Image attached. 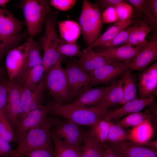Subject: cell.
<instances>
[{
	"label": "cell",
	"instance_id": "36",
	"mask_svg": "<svg viewBox=\"0 0 157 157\" xmlns=\"http://www.w3.org/2000/svg\"><path fill=\"white\" fill-rule=\"evenodd\" d=\"M130 141L129 133L117 124L112 122L106 143H117Z\"/></svg>",
	"mask_w": 157,
	"mask_h": 157
},
{
	"label": "cell",
	"instance_id": "7",
	"mask_svg": "<svg viewBox=\"0 0 157 157\" xmlns=\"http://www.w3.org/2000/svg\"><path fill=\"white\" fill-rule=\"evenodd\" d=\"M22 86L15 81L8 83V94L4 113L12 127L16 129L23 113L21 99Z\"/></svg>",
	"mask_w": 157,
	"mask_h": 157
},
{
	"label": "cell",
	"instance_id": "33",
	"mask_svg": "<svg viewBox=\"0 0 157 157\" xmlns=\"http://www.w3.org/2000/svg\"><path fill=\"white\" fill-rule=\"evenodd\" d=\"M111 122L105 118L91 126L88 133L102 144L107 142Z\"/></svg>",
	"mask_w": 157,
	"mask_h": 157
},
{
	"label": "cell",
	"instance_id": "8",
	"mask_svg": "<svg viewBox=\"0 0 157 157\" xmlns=\"http://www.w3.org/2000/svg\"><path fill=\"white\" fill-rule=\"evenodd\" d=\"M128 71V64L121 61H116L103 66L89 74L90 87L100 84H111Z\"/></svg>",
	"mask_w": 157,
	"mask_h": 157
},
{
	"label": "cell",
	"instance_id": "37",
	"mask_svg": "<svg viewBox=\"0 0 157 157\" xmlns=\"http://www.w3.org/2000/svg\"><path fill=\"white\" fill-rule=\"evenodd\" d=\"M0 136L9 143L17 141L15 133L3 113H0Z\"/></svg>",
	"mask_w": 157,
	"mask_h": 157
},
{
	"label": "cell",
	"instance_id": "44",
	"mask_svg": "<svg viewBox=\"0 0 157 157\" xmlns=\"http://www.w3.org/2000/svg\"><path fill=\"white\" fill-rule=\"evenodd\" d=\"M25 157H53V151L40 149L31 150L26 154Z\"/></svg>",
	"mask_w": 157,
	"mask_h": 157
},
{
	"label": "cell",
	"instance_id": "25",
	"mask_svg": "<svg viewBox=\"0 0 157 157\" xmlns=\"http://www.w3.org/2000/svg\"><path fill=\"white\" fill-rule=\"evenodd\" d=\"M61 37L66 43H76L81 33L79 24L73 20H68L58 23Z\"/></svg>",
	"mask_w": 157,
	"mask_h": 157
},
{
	"label": "cell",
	"instance_id": "19",
	"mask_svg": "<svg viewBox=\"0 0 157 157\" xmlns=\"http://www.w3.org/2000/svg\"><path fill=\"white\" fill-rule=\"evenodd\" d=\"M156 96L148 98H138L129 101L120 108L109 112L105 118L111 122L135 113L140 112L145 108L149 106L155 100Z\"/></svg>",
	"mask_w": 157,
	"mask_h": 157
},
{
	"label": "cell",
	"instance_id": "48",
	"mask_svg": "<svg viewBox=\"0 0 157 157\" xmlns=\"http://www.w3.org/2000/svg\"><path fill=\"white\" fill-rule=\"evenodd\" d=\"M140 145L151 148L156 150L157 149V140H149L143 143Z\"/></svg>",
	"mask_w": 157,
	"mask_h": 157
},
{
	"label": "cell",
	"instance_id": "26",
	"mask_svg": "<svg viewBox=\"0 0 157 157\" xmlns=\"http://www.w3.org/2000/svg\"><path fill=\"white\" fill-rule=\"evenodd\" d=\"M154 129L151 121L147 120L133 127L129 133L130 141L140 145L150 140L154 135Z\"/></svg>",
	"mask_w": 157,
	"mask_h": 157
},
{
	"label": "cell",
	"instance_id": "47",
	"mask_svg": "<svg viewBox=\"0 0 157 157\" xmlns=\"http://www.w3.org/2000/svg\"><path fill=\"white\" fill-rule=\"evenodd\" d=\"M103 146L104 149L103 157H119L110 149Z\"/></svg>",
	"mask_w": 157,
	"mask_h": 157
},
{
	"label": "cell",
	"instance_id": "42",
	"mask_svg": "<svg viewBox=\"0 0 157 157\" xmlns=\"http://www.w3.org/2000/svg\"><path fill=\"white\" fill-rule=\"evenodd\" d=\"M103 23H114L118 21V18L115 7H108L103 11L101 14Z\"/></svg>",
	"mask_w": 157,
	"mask_h": 157
},
{
	"label": "cell",
	"instance_id": "15",
	"mask_svg": "<svg viewBox=\"0 0 157 157\" xmlns=\"http://www.w3.org/2000/svg\"><path fill=\"white\" fill-rule=\"evenodd\" d=\"M49 111V107L42 105L27 113L22 119L16 129V140L29 131L42 124Z\"/></svg>",
	"mask_w": 157,
	"mask_h": 157
},
{
	"label": "cell",
	"instance_id": "18",
	"mask_svg": "<svg viewBox=\"0 0 157 157\" xmlns=\"http://www.w3.org/2000/svg\"><path fill=\"white\" fill-rule=\"evenodd\" d=\"M115 60L97 54L92 48H85L77 62L79 66L89 74L92 71L115 62Z\"/></svg>",
	"mask_w": 157,
	"mask_h": 157
},
{
	"label": "cell",
	"instance_id": "23",
	"mask_svg": "<svg viewBox=\"0 0 157 157\" xmlns=\"http://www.w3.org/2000/svg\"><path fill=\"white\" fill-rule=\"evenodd\" d=\"M132 15L129 18L125 20L118 21L114 23L97 40L86 49H92L94 47H99L108 41L112 40L121 32L131 24L134 20Z\"/></svg>",
	"mask_w": 157,
	"mask_h": 157
},
{
	"label": "cell",
	"instance_id": "12",
	"mask_svg": "<svg viewBox=\"0 0 157 157\" xmlns=\"http://www.w3.org/2000/svg\"><path fill=\"white\" fill-rule=\"evenodd\" d=\"M139 98L156 96L157 94V62L138 74Z\"/></svg>",
	"mask_w": 157,
	"mask_h": 157
},
{
	"label": "cell",
	"instance_id": "24",
	"mask_svg": "<svg viewBox=\"0 0 157 157\" xmlns=\"http://www.w3.org/2000/svg\"><path fill=\"white\" fill-rule=\"evenodd\" d=\"M29 38L30 42L26 65L15 79L18 82L22 80L31 68L37 65L42 64V57L41 55L40 47L33 38Z\"/></svg>",
	"mask_w": 157,
	"mask_h": 157
},
{
	"label": "cell",
	"instance_id": "32",
	"mask_svg": "<svg viewBox=\"0 0 157 157\" xmlns=\"http://www.w3.org/2000/svg\"><path fill=\"white\" fill-rule=\"evenodd\" d=\"M148 110L143 112H138L128 115L121 119L117 124L123 128L135 126L147 120H151L154 118Z\"/></svg>",
	"mask_w": 157,
	"mask_h": 157
},
{
	"label": "cell",
	"instance_id": "2",
	"mask_svg": "<svg viewBox=\"0 0 157 157\" xmlns=\"http://www.w3.org/2000/svg\"><path fill=\"white\" fill-rule=\"evenodd\" d=\"M57 12L51 10L44 19L45 30L42 40L44 51L42 64L46 72L53 65L65 60V56L58 52L62 40L59 39L56 31Z\"/></svg>",
	"mask_w": 157,
	"mask_h": 157
},
{
	"label": "cell",
	"instance_id": "17",
	"mask_svg": "<svg viewBox=\"0 0 157 157\" xmlns=\"http://www.w3.org/2000/svg\"><path fill=\"white\" fill-rule=\"evenodd\" d=\"M157 59V39L150 41L128 64L130 72L142 71Z\"/></svg>",
	"mask_w": 157,
	"mask_h": 157
},
{
	"label": "cell",
	"instance_id": "14",
	"mask_svg": "<svg viewBox=\"0 0 157 157\" xmlns=\"http://www.w3.org/2000/svg\"><path fill=\"white\" fill-rule=\"evenodd\" d=\"M44 77V76L39 83L34 86L22 88L21 96L23 113L21 119L30 111L42 105Z\"/></svg>",
	"mask_w": 157,
	"mask_h": 157
},
{
	"label": "cell",
	"instance_id": "9",
	"mask_svg": "<svg viewBox=\"0 0 157 157\" xmlns=\"http://www.w3.org/2000/svg\"><path fill=\"white\" fill-rule=\"evenodd\" d=\"M65 69L73 98L78 97L90 88L89 74L82 69L77 62L68 64Z\"/></svg>",
	"mask_w": 157,
	"mask_h": 157
},
{
	"label": "cell",
	"instance_id": "43",
	"mask_svg": "<svg viewBox=\"0 0 157 157\" xmlns=\"http://www.w3.org/2000/svg\"><path fill=\"white\" fill-rule=\"evenodd\" d=\"M8 81L0 82V112L4 113L8 97Z\"/></svg>",
	"mask_w": 157,
	"mask_h": 157
},
{
	"label": "cell",
	"instance_id": "10",
	"mask_svg": "<svg viewBox=\"0 0 157 157\" xmlns=\"http://www.w3.org/2000/svg\"><path fill=\"white\" fill-rule=\"evenodd\" d=\"M30 42L29 37L24 43L9 51L5 61L9 81L14 80L25 66Z\"/></svg>",
	"mask_w": 157,
	"mask_h": 157
},
{
	"label": "cell",
	"instance_id": "20",
	"mask_svg": "<svg viewBox=\"0 0 157 157\" xmlns=\"http://www.w3.org/2000/svg\"><path fill=\"white\" fill-rule=\"evenodd\" d=\"M123 85L121 77L111 83L103 98L95 106L102 110H106L120 104L123 98Z\"/></svg>",
	"mask_w": 157,
	"mask_h": 157
},
{
	"label": "cell",
	"instance_id": "13",
	"mask_svg": "<svg viewBox=\"0 0 157 157\" xmlns=\"http://www.w3.org/2000/svg\"><path fill=\"white\" fill-rule=\"evenodd\" d=\"M53 133L66 144L77 147L83 143L86 134L79 125L68 120L59 124Z\"/></svg>",
	"mask_w": 157,
	"mask_h": 157
},
{
	"label": "cell",
	"instance_id": "3",
	"mask_svg": "<svg viewBox=\"0 0 157 157\" xmlns=\"http://www.w3.org/2000/svg\"><path fill=\"white\" fill-rule=\"evenodd\" d=\"M53 121L46 119L40 126L32 129L18 139V146L12 155H24L35 149H45L53 150L50 129L53 125Z\"/></svg>",
	"mask_w": 157,
	"mask_h": 157
},
{
	"label": "cell",
	"instance_id": "45",
	"mask_svg": "<svg viewBox=\"0 0 157 157\" xmlns=\"http://www.w3.org/2000/svg\"><path fill=\"white\" fill-rule=\"evenodd\" d=\"M127 2L126 0H99L96 1L95 5L99 9L104 10L109 7H115L120 3Z\"/></svg>",
	"mask_w": 157,
	"mask_h": 157
},
{
	"label": "cell",
	"instance_id": "35",
	"mask_svg": "<svg viewBox=\"0 0 157 157\" xmlns=\"http://www.w3.org/2000/svg\"><path fill=\"white\" fill-rule=\"evenodd\" d=\"M28 35L27 32L19 33L10 38L5 39L0 38V60L6 52L7 53L17 45Z\"/></svg>",
	"mask_w": 157,
	"mask_h": 157
},
{
	"label": "cell",
	"instance_id": "21",
	"mask_svg": "<svg viewBox=\"0 0 157 157\" xmlns=\"http://www.w3.org/2000/svg\"><path fill=\"white\" fill-rule=\"evenodd\" d=\"M23 24L8 10L0 8V38L8 39L19 33Z\"/></svg>",
	"mask_w": 157,
	"mask_h": 157
},
{
	"label": "cell",
	"instance_id": "46",
	"mask_svg": "<svg viewBox=\"0 0 157 157\" xmlns=\"http://www.w3.org/2000/svg\"><path fill=\"white\" fill-rule=\"evenodd\" d=\"M13 151L10 143L0 136V157L11 156Z\"/></svg>",
	"mask_w": 157,
	"mask_h": 157
},
{
	"label": "cell",
	"instance_id": "41",
	"mask_svg": "<svg viewBox=\"0 0 157 157\" xmlns=\"http://www.w3.org/2000/svg\"><path fill=\"white\" fill-rule=\"evenodd\" d=\"M51 5L61 11H65L72 8L75 5L76 0H51Z\"/></svg>",
	"mask_w": 157,
	"mask_h": 157
},
{
	"label": "cell",
	"instance_id": "30",
	"mask_svg": "<svg viewBox=\"0 0 157 157\" xmlns=\"http://www.w3.org/2000/svg\"><path fill=\"white\" fill-rule=\"evenodd\" d=\"M82 148L81 157H103L104 147L103 144L86 133Z\"/></svg>",
	"mask_w": 157,
	"mask_h": 157
},
{
	"label": "cell",
	"instance_id": "51",
	"mask_svg": "<svg viewBox=\"0 0 157 157\" xmlns=\"http://www.w3.org/2000/svg\"><path fill=\"white\" fill-rule=\"evenodd\" d=\"M25 157L24 155H23L15 156V155H13L12 154L11 156H7V157Z\"/></svg>",
	"mask_w": 157,
	"mask_h": 157
},
{
	"label": "cell",
	"instance_id": "5",
	"mask_svg": "<svg viewBox=\"0 0 157 157\" xmlns=\"http://www.w3.org/2000/svg\"><path fill=\"white\" fill-rule=\"evenodd\" d=\"M83 39L88 46L95 42L100 36L103 22L101 14L97 7L90 1H83L78 18Z\"/></svg>",
	"mask_w": 157,
	"mask_h": 157
},
{
	"label": "cell",
	"instance_id": "22",
	"mask_svg": "<svg viewBox=\"0 0 157 157\" xmlns=\"http://www.w3.org/2000/svg\"><path fill=\"white\" fill-rule=\"evenodd\" d=\"M108 87L90 88L83 93L75 101L70 104L81 107L95 106L103 98Z\"/></svg>",
	"mask_w": 157,
	"mask_h": 157
},
{
	"label": "cell",
	"instance_id": "31",
	"mask_svg": "<svg viewBox=\"0 0 157 157\" xmlns=\"http://www.w3.org/2000/svg\"><path fill=\"white\" fill-rule=\"evenodd\" d=\"M139 13L144 15L146 19V22L151 26L154 31L155 37L156 38L157 0H144V3Z\"/></svg>",
	"mask_w": 157,
	"mask_h": 157
},
{
	"label": "cell",
	"instance_id": "4",
	"mask_svg": "<svg viewBox=\"0 0 157 157\" xmlns=\"http://www.w3.org/2000/svg\"><path fill=\"white\" fill-rule=\"evenodd\" d=\"M44 86L55 103L67 104L73 99L65 69L60 62L55 64L45 72Z\"/></svg>",
	"mask_w": 157,
	"mask_h": 157
},
{
	"label": "cell",
	"instance_id": "11",
	"mask_svg": "<svg viewBox=\"0 0 157 157\" xmlns=\"http://www.w3.org/2000/svg\"><path fill=\"white\" fill-rule=\"evenodd\" d=\"M103 144L119 157H157L156 149L138 144L130 141Z\"/></svg>",
	"mask_w": 157,
	"mask_h": 157
},
{
	"label": "cell",
	"instance_id": "27",
	"mask_svg": "<svg viewBox=\"0 0 157 157\" xmlns=\"http://www.w3.org/2000/svg\"><path fill=\"white\" fill-rule=\"evenodd\" d=\"M54 145L53 157H81L82 147L67 144L53 133L51 134Z\"/></svg>",
	"mask_w": 157,
	"mask_h": 157
},
{
	"label": "cell",
	"instance_id": "34",
	"mask_svg": "<svg viewBox=\"0 0 157 157\" xmlns=\"http://www.w3.org/2000/svg\"><path fill=\"white\" fill-rule=\"evenodd\" d=\"M45 72L42 64L37 65L31 68L19 83L22 87L34 86L42 80Z\"/></svg>",
	"mask_w": 157,
	"mask_h": 157
},
{
	"label": "cell",
	"instance_id": "38",
	"mask_svg": "<svg viewBox=\"0 0 157 157\" xmlns=\"http://www.w3.org/2000/svg\"><path fill=\"white\" fill-rule=\"evenodd\" d=\"M135 26L123 31L113 38L98 47V49L114 47L122 45L127 40Z\"/></svg>",
	"mask_w": 157,
	"mask_h": 157
},
{
	"label": "cell",
	"instance_id": "6",
	"mask_svg": "<svg viewBox=\"0 0 157 157\" xmlns=\"http://www.w3.org/2000/svg\"><path fill=\"white\" fill-rule=\"evenodd\" d=\"M27 32L33 38L42 31L43 23L51 10L50 1L47 0H24L21 1Z\"/></svg>",
	"mask_w": 157,
	"mask_h": 157
},
{
	"label": "cell",
	"instance_id": "50",
	"mask_svg": "<svg viewBox=\"0 0 157 157\" xmlns=\"http://www.w3.org/2000/svg\"><path fill=\"white\" fill-rule=\"evenodd\" d=\"M9 1L8 0H0V8L5 7Z\"/></svg>",
	"mask_w": 157,
	"mask_h": 157
},
{
	"label": "cell",
	"instance_id": "28",
	"mask_svg": "<svg viewBox=\"0 0 157 157\" xmlns=\"http://www.w3.org/2000/svg\"><path fill=\"white\" fill-rule=\"evenodd\" d=\"M121 77L123 81V98L120 105L138 99V82L137 77L128 71Z\"/></svg>",
	"mask_w": 157,
	"mask_h": 157
},
{
	"label": "cell",
	"instance_id": "1",
	"mask_svg": "<svg viewBox=\"0 0 157 157\" xmlns=\"http://www.w3.org/2000/svg\"><path fill=\"white\" fill-rule=\"evenodd\" d=\"M49 108V112L53 114L63 117L79 125L90 126L105 118L109 112L108 110H102L96 106L81 107L70 103H54Z\"/></svg>",
	"mask_w": 157,
	"mask_h": 157
},
{
	"label": "cell",
	"instance_id": "29",
	"mask_svg": "<svg viewBox=\"0 0 157 157\" xmlns=\"http://www.w3.org/2000/svg\"><path fill=\"white\" fill-rule=\"evenodd\" d=\"M151 31V28L146 22H142L135 25L126 41L123 45H129L137 47L148 42L146 40L147 35Z\"/></svg>",
	"mask_w": 157,
	"mask_h": 157
},
{
	"label": "cell",
	"instance_id": "16",
	"mask_svg": "<svg viewBox=\"0 0 157 157\" xmlns=\"http://www.w3.org/2000/svg\"><path fill=\"white\" fill-rule=\"evenodd\" d=\"M147 43L137 47L124 45L114 47L99 48L94 51L98 55L129 64Z\"/></svg>",
	"mask_w": 157,
	"mask_h": 157
},
{
	"label": "cell",
	"instance_id": "39",
	"mask_svg": "<svg viewBox=\"0 0 157 157\" xmlns=\"http://www.w3.org/2000/svg\"><path fill=\"white\" fill-rule=\"evenodd\" d=\"M58 51L61 55L65 57L77 56L80 57L82 53L80 46L76 43H67L63 40L59 47Z\"/></svg>",
	"mask_w": 157,
	"mask_h": 157
},
{
	"label": "cell",
	"instance_id": "49",
	"mask_svg": "<svg viewBox=\"0 0 157 157\" xmlns=\"http://www.w3.org/2000/svg\"><path fill=\"white\" fill-rule=\"evenodd\" d=\"M7 81L3 77L2 69L0 67V82H5Z\"/></svg>",
	"mask_w": 157,
	"mask_h": 157
},
{
	"label": "cell",
	"instance_id": "40",
	"mask_svg": "<svg viewBox=\"0 0 157 157\" xmlns=\"http://www.w3.org/2000/svg\"><path fill=\"white\" fill-rule=\"evenodd\" d=\"M127 2L120 3L115 7L118 21L128 19L133 15V10L132 7Z\"/></svg>",
	"mask_w": 157,
	"mask_h": 157
}]
</instances>
